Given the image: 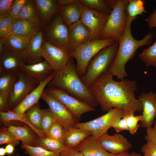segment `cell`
<instances>
[{
	"instance_id": "cell-47",
	"label": "cell",
	"mask_w": 156,
	"mask_h": 156,
	"mask_svg": "<svg viewBox=\"0 0 156 156\" xmlns=\"http://www.w3.org/2000/svg\"><path fill=\"white\" fill-rule=\"evenodd\" d=\"M14 0H0V15L8 13Z\"/></svg>"
},
{
	"instance_id": "cell-8",
	"label": "cell",
	"mask_w": 156,
	"mask_h": 156,
	"mask_svg": "<svg viewBox=\"0 0 156 156\" xmlns=\"http://www.w3.org/2000/svg\"><path fill=\"white\" fill-rule=\"evenodd\" d=\"M68 34L69 27L59 13L53 18L46 29L45 41L70 54L68 48Z\"/></svg>"
},
{
	"instance_id": "cell-44",
	"label": "cell",
	"mask_w": 156,
	"mask_h": 156,
	"mask_svg": "<svg viewBox=\"0 0 156 156\" xmlns=\"http://www.w3.org/2000/svg\"><path fill=\"white\" fill-rule=\"evenodd\" d=\"M112 127L117 133L123 130H128L126 116L122 119H119L116 120L113 124Z\"/></svg>"
},
{
	"instance_id": "cell-41",
	"label": "cell",
	"mask_w": 156,
	"mask_h": 156,
	"mask_svg": "<svg viewBox=\"0 0 156 156\" xmlns=\"http://www.w3.org/2000/svg\"><path fill=\"white\" fill-rule=\"evenodd\" d=\"M126 116V119L128 130L132 134H133L137 131L140 125L138 123L139 121L142 120V115L135 116L134 113H131Z\"/></svg>"
},
{
	"instance_id": "cell-55",
	"label": "cell",
	"mask_w": 156,
	"mask_h": 156,
	"mask_svg": "<svg viewBox=\"0 0 156 156\" xmlns=\"http://www.w3.org/2000/svg\"><path fill=\"white\" fill-rule=\"evenodd\" d=\"M131 156H142L141 154L135 152H132L130 153Z\"/></svg>"
},
{
	"instance_id": "cell-30",
	"label": "cell",
	"mask_w": 156,
	"mask_h": 156,
	"mask_svg": "<svg viewBox=\"0 0 156 156\" xmlns=\"http://www.w3.org/2000/svg\"><path fill=\"white\" fill-rule=\"evenodd\" d=\"M38 146L53 151L56 154L57 156H59L64 151H70L73 149L66 146L60 141L47 137H39Z\"/></svg>"
},
{
	"instance_id": "cell-2",
	"label": "cell",
	"mask_w": 156,
	"mask_h": 156,
	"mask_svg": "<svg viewBox=\"0 0 156 156\" xmlns=\"http://www.w3.org/2000/svg\"><path fill=\"white\" fill-rule=\"evenodd\" d=\"M71 56L65 69L55 72L47 86L62 90L82 102L94 108L99 105L90 89L82 82L77 73L76 65Z\"/></svg>"
},
{
	"instance_id": "cell-25",
	"label": "cell",
	"mask_w": 156,
	"mask_h": 156,
	"mask_svg": "<svg viewBox=\"0 0 156 156\" xmlns=\"http://www.w3.org/2000/svg\"><path fill=\"white\" fill-rule=\"evenodd\" d=\"M61 6L59 13L68 27L80 20L84 8V5L80 0L69 5Z\"/></svg>"
},
{
	"instance_id": "cell-42",
	"label": "cell",
	"mask_w": 156,
	"mask_h": 156,
	"mask_svg": "<svg viewBox=\"0 0 156 156\" xmlns=\"http://www.w3.org/2000/svg\"><path fill=\"white\" fill-rule=\"evenodd\" d=\"M26 0H14L8 13L13 18H18L20 12Z\"/></svg>"
},
{
	"instance_id": "cell-22",
	"label": "cell",
	"mask_w": 156,
	"mask_h": 156,
	"mask_svg": "<svg viewBox=\"0 0 156 156\" xmlns=\"http://www.w3.org/2000/svg\"><path fill=\"white\" fill-rule=\"evenodd\" d=\"M40 22H49L55 15L59 13L61 5L57 0H35Z\"/></svg>"
},
{
	"instance_id": "cell-6",
	"label": "cell",
	"mask_w": 156,
	"mask_h": 156,
	"mask_svg": "<svg viewBox=\"0 0 156 156\" xmlns=\"http://www.w3.org/2000/svg\"><path fill=\"white\" fill-rule=\"evenodd\" d=\"M115 42L112 38L100 39L89 41L79 47L71 55L76 60L79 76L81 77L85 75L90 61L99 51Z\"/></svg>"
},
{
	"instance_id": "cell-18",
	"label": "cell",
	"mask_w": 156,
	"mask_h": 156,
	"mask_svg": "<svg viewBox=\"0 0 156 156\" xmlns=\"http://www.w3.org/2000/svg\"><path fill=\"white\" fill-rule=\"evenodd\" d=\"M143 107L142 120L140 124L142 127H152L156 114V94L152 92H143L138 97Z\"/></svg>"
},
{
	"instance_id": "cell-12",
	"label": "cell",
	"mask_w": 156,
	"mask_h": 156,
	"mask_svg": "<svg viewBox=\"0 0 156 156\" xmlns=\"http://www.w3.org/2000/svg\"><path fill=\"white\" fill-rule=\"evenodd\" d=\"M109 15L100 12L84 5L80 20L89 32L90 40L100 39L101 34Z\"/></svg>"
},
{
	"instance_id": "cell-39",
	"label": "cell",
	"mask_w": 156,
	"mask_h": 156,
	"mask_svg": "<svg viewBox=\"0 0 156 156\" xmlns=\"http://www.w3.org/2000/svg\"><path fill=\"white\" fill-rule=\"evenodd\" d=\"M64 133V129L62 126L54 119L46 137L56 140L62 142Z\"/></svg>"
},
{
	"instance_id": "cell-35",
	"label": "cell",
	"mask_w": 156,
	"mask_h": 156,
	"mask_svg": "<svg viewBox=\"0 0 156 156\" xmlns=\"http://www.w3.org/2000/svg\"><path fill=\"white\" fill-rule=\"evenodd\" d=\"M13 20L8 13L0 15V38H5L12 33Z\"/></svg>"
},
{
	"instance_id": "cell-43",
	"label": "cell",
	"mask_w": 156,
	"mask_h": 156,
	"mask_svg": "<svg viewBox=\"0 0 156 156\" xmlns=\"http://www.w3.org/2000/svg\"><path fill=\"white\" fill-rule=\"evenodd\" d=\"M141 152L144 156H156V144L151 141H147L140 148Z\"/></svg>"
},
{
	"instance_id": "cell-20",
	"label": "cell",
	"mask_w": 156,
	"mask_h": 156,
	"mask_svg": "<svg viewBox=\"0 0 156 156\" xmlns=\"http://www.w3.org/2000/svg\"><path fill=\"white\" fill-rule=\"evenodd\" d=\"M55 75V72L40 82L38 86L14 108L11 110L19 114H23L31 107L38 103L45 87Z\"/></svg>"
},
{
	"instance_id": "cell-23",
	"label": "cell",
	"mask_w": 156,
	"mask_h": 156,
	"mask_svg": "<svg viewBox=\"0 0 156 156\" xmlns=\"http://www.w3.org/2000/svg\"><path fill=\"white\" fill-rule=\"evenodd\" d=\"M7 129L22 142L29 146H38L39 137L36 136L37 134L30 127L15 126L9 124Z\"/></svg>"
},
{
	"instance_id": "cell-49",
	"label": "cell",
	"mask_w": 156,
	"mask_h": 156,
	"mask_svg": "<svg viewBox=\"0 0 156 156\" xmlns=\"http://www.w3.org/2000/svg\"><path fill=\"white\" fill-rule=\"evenodd\" d=\"M59 156H85L81 152L74 149L70 151H65L62 152Z\"/></svg>"
},
{
	"instance_id": "cell-37",
	"label": "cell",
	"mask_w": 156,
	"mask_h": 156,
	"mask_svg": "<svg viewBox=\"0 0 156 156\" xmlns=\"http://www.w3.org/2000/svg\"><path fill=\"white\" fill-rule=\"evenodd\" d=\"M21 147L30 156H57L53 152L40 147L31 146L22 142Z\"/></svg>"
},
{
	"instance_id": "cell-29",
	"label": "cell",
	"mask_w": 156,
	"mask_h": 156,
	"mask_svg": "<svg viewBox=\"0 0 156 156\" xmlns=\"http://www.w3.org/2000/svg\"><path fill=\"white\" fill-rule=\"evenodd\" d=\"M18 18L30 23L40 22L34 0H26L20 12Z\"/></svg>"
},
{
	"instance_id": "cell-15",
	"label": "cell",
	"mask_w": 156,
	"mask_h": 156,
	"mask_svg": "<svg viewBox=\"0 0 156 156\" xmlns=\"http://www.w3.org/2000/svg\"><path fill=\"white\" fill-rule=\"evenodd\" d=\"M96 140L99 145L104 150L111 153L128 151L132 147L131 144L120 134L110 135L107 133Z\"/></svg>"
},
{
	"instance_id": "cell-7",
	"label": "cell",
	"mask_w": 156,
	"mask_h": 156,
	"mask_svg": "<svg viewBox=\"0 0 156 156\" xmlns=\"http://www.w3.org/2000/svg\"><path fill=\"white\" fill-rule=\"evenodd\" d=\"M125 116V113L121 109L115 107L97 118L85 122H79L73 126L88 132L97 139L107 133L108 130L112 127L114 122Z\"/></svg>"
},
{
	"instance_id": "cell-17",
	"label": "cell",
	"mask_w": 156,
	"mask_h": 156,
	"mask_svg": "<svg viewBox=\"0 0 156 156\" xmlns=\"http://www.w3.org/2000/svg\"><path fill=\"white\" fill-rule=\"evenodd\" d=\"M90 40L89 32L80 20L69 27L68 48L71 55L79 47Z\"/></svg>"
},
{
	"instance_id": "cell-14",
	"label": "cell",
	"mask_w": 156,
	"mask_h": 156,
	"mask_svg": "<svg viewBox=\"0 0 156 156\" xmlns=\"http://www.w3.org/2000/svg\"><path fill=\"white\" fill-rule=\"evenodd\" d=\"M24 64L22 53L11 51L5 47L0 52V73L19 72Z\"/></svg>"
},
{
	"instance_id": "cell-9",
	"label": "cell",
	"mask_w": 156,
	"mask_h": 156,
	"mask_svg": "<svg viewBox=\"0 0 156 156\" xmlns=\"http://www.w3.org/2000/svg\"><path fill=\"white\" fill-rule=\"evenodd\" d=\"M44 91L62 103L79 121L81 115L83 114L95 110L94 108L57 88L47 87L44 89Z\"/></svg>"
},
{
	"instance_id": "cell-56",
	"label": "cell",
	"mask_w": 156,
	"mask_h": 156,
	"mask_svg": "<svg viewBox=\"0 0 156 156\" xmlns=\"http://www.w3.org/2000/svg\"><path fill=\"white\" fill-rule=\"evenodd\" d=\"M12 156H22L20 155L19 153H16L14 154Z\"/></svg>"
},
{
	"instance_id": "cell-51",
	"label": "cell",
	"mask_w": 156,
	"mask_h": 156,
	"mask_svg": "<svg viewBox=\"0 0 156 156\" xmlns=\"http://www.w3.org/2000/svg\"><path fill=\"white\" fill-rule=\"evenodd\" d=\"M14 146L11 144H8L5 147V148L6 154L9 156L12 155L14 154Z\"/></svg>"
},
{
	"instance_id": "cell-40",
	"label": "cell",
	"mask_w": 156,
	"mask_h": 156,
	"mask_svg": "<svg viewBox=\"0 0 156 156\" xmlns=\"http://www.w3.org/2000/svg\"><path fill=\"white\" fill-rule=\"evenodd\" d=\"M20 140L11 132L8 131L7 128H3L0 131V144H11L14 146L18 145Z\"/></svg>"
},
{
	"instance_id": "cell-57",
	"label": "cell",
	"mask_w": 156,
	"mask_h": 156,
	"mask_svg": "<svg viewBox=\"0 0 156 156\" xmlns=\"http://www.w3.org/2000/svg\"><path fill=\"white\" fill-rule=\"evenodd\" d=\"M155 118H156V114H155Z\"/></svg>"
},
{
	"instance_id": "cell-50",
	"label": "cell",
	"mask_w": 156,
	"mask_h": 156,
	"mask_svg": "<svg viewBox=\"0 0 156 156\" xmlns=\"http://www.w3.org/2000/svg\"><path fill=\"white\" fill-rule=\"evenodd\" d=\"M57 1L61 6H64L78 2L80 0H58Z\"/></svg>"
},
{
	"instance_id": "cell-11",
	"label": "cell",
	"mask_w": 156,
	"mask_h": 156,
	"mask_svg": "<svg viewBox=\"0 0 156 156\" xmlns=\"http://www.w3.org/2000/svg\"><path fill=\"white\" fill-rule=\"evenodd\" d=\"M40 99L47 104L55 119L62 126L64 129H66L79 122V120L62 103L46 93L44 90Z\"/></svg>"
},
{
	"instance_id": "cell-36",
	"label": "cell",
	"mask_w": 156,
	"mask_h": 156,
	"mask_svg": "<svg viewBox=\"0 0 156 156\" xmlns=\"http://www.w3.org/2000/svg\"><path fill=\"white\" fill-rule=\"evenodd\" d=\"M145 1L142 0H129L126 7L128 15L131 17H137V16L146 13Z\"/></svg>"
},
{
	"instance_id": "cell-27",
	"label": "cell",
	"mask_w": 156,
	"mask_h": 156,
	"mask_svg": "<svg viewBox=\"0 0 156 156\" xmlns=\"http://www.w3.org/2000/svg\"><path fill=\"white\" fill-rule=\"evenodd\" d=\"M0 117L2 122L5 124H8L10 121L13 120L21 121L31 128L39 138L46 137L41 131L37 129L31 124L26 113L23 114H19L9 110L6 112H0Z\"/></svg>"
},
{
	"instance_id": "cell-3",
	"label": "cell",
	"mask_w": 156,
	"mask_h": 156,
	"mask_svg": "<svg viewBox=\"0 0 156 156\" xmlns=\"http://www.w3.org/2000/svg\"><path fill=\"white\" fill-rule=\"evenodd\" d=\"M137 18L128 15L124 33L118 43L116 56L108 70V72L113 76H116L120 80L127 75L125 70L126 63L133 58L138 49L143 46L149 45L153 38V34L152 32L147 34L140 40L133 37L131 33V23Z\"/></svg>"
},
{
	"instance_id": "cell-32",
	"label": "cell",
	"mask_w": 156,
	"mask_h": 156,
	"mask_svg": "<svg viewBox=\"0 0 156 156\" xmlns=\"http://www.w3.org/2000/svg\"><path fill=\"white\" fill-rule=\"evenodd\" d=\"M19 72L0 73V93L9 95L18 79Z\"/></svg>"
},
{
	"instance_id": "cell-1",
	"label": "cell",
	"mask_w": 156,
	"mask_h": 156,
	"mask_svg": "<svg viewBox=\"0 0 156 156\" xmlns=\"http://www.w3.org/2000/svg\"><path fill=\"white\" fill-rule=\"evenodd\" d=\"M108 71L104 73L89 87L101 109L107 112L116 107L126 116L143 109L141 101L135 98L134 93L137 89L135 80L125 79L116 81Z\"/></svg>"
},
{
	"instance_id": "cell-19",
	"label": "cell",
	"mask_w": 156,
	"mask_h": 156,
	"mask_svg": "<svg viewBox=\"0 0 156 156\" xmlns=\"http://www.w3.org/2000/svg\"><path fill=\"white\" fill-rule=\"evenodd\" d=\"M44 41L42 30L29 40L22 54L27 65L33 64L42 62L41 51Z\"/></svg>"
},
{
	"instance_id": "cell-5",
	"label": "cell",
	"mask_w": 156,
	"mask_h": 156,
	"mask_svg": "<svg viewBox=\"0 0 156 156\" xmlns=\"http://www.w3.org/2000/svg\"><path fill=\"white\" fill-rule=\"evenodd\" d=\"M129 0H116L109 15L100 39L112 38L118 43L123 34L128 19L126 7Z\"/></svg>"
},
{
	"instance_id": "cell-54",
	"label": "cell",
	"mask_w": 156,
	"mask_h": 156,
	"mask_svg": "<svg viewBox=\"0 0 156 156\" xmlns=\"http://www.w3.org/2000/svg\"><path fill=\"white\" fill-rule=\"evenodd\" d=\"M6 154L5 148L3 147L0 148V156H5Z\"/></svg>"
},
{
	"instance_id": "cell-46",
	"label": "cell",
	"mask_w": 156,
	"mask_h": 156,
	"mask_svg": "<svg viewBox=\"0 0 156 156\" xmlns=\"http://www.w3.org/2000/svg\"><path fill=\"white\" fill-rule=\"evenodd\" d=\"M9 95L0 93V112H6L9 109Z\"/></svg>"
},
{
	"instance_id": "cell-31",
	"label": "cell",
	"mask_w": 156,
	"mask_h": 156,
	"mask_svg": "<svg viewBox=\"0 0 156 156\" xmlns=\"http://www.w3.org/2000/svg\"><path fill=\"white\" fill-rule=\"evenodd\" d=\"M30 40L12 33L5 38V47L11 51L22 53Z\"/></svg>"
},
{
	"instance_id": "cell-16",
	"label": "cell",
	"mask_w": 156,
	"mask_h": 156,
	"mask_svg": "<svg viewBox=\"0 0 156 156\" xmlns=\"http://www.w3.org/2000/svg\"><path fill=\"white\" fill-rule=\"evenodd\" d=\"M20 71L33 83L38 85L54 72L45 61L30 65L24 64Z\"/></svg>"
},
{
	"instance_id": "cell-4",
	"label": "cell",
	"mask_w": 156,
	"mask_h": 156,
	"mask_svg": "<svg viewBox=\"0 0 156 156\" xmlns=\"http://www.w3.org/2000/svg\"><path fill=\"white\" fill-rule=\"evenodd\" d=\"M118 47V43L114 42L99 51L91 60L85 75L80 77L88 87L99 77L108 71L114 62Z\"/></svg>"
},
{
	"instance_id": "cell-13",
	"label": "cell",
	"mask_w": 156,
	"mask_h": 156,
	"mask_svg": "<svg viewBox=\"0 0 156 156\" xmlns=\"http://www.w3.org/2000/svg\"><path fill=\"white\" fill-rule=\"evenodd\" d=\"M38 86L20 71L18 79L9 95V109L14 108Z\"/></svg>"
},
{
	"instance_id": "cell-53",
	"label": "cell",
	"mask_w": 156,
	"mask_h": 156,
	"mask_svg": "<svg viewBox=\"0 0 156 156\" xmlns=\"http://www.w3.org/2000/svg\"><path fill=\"white\" fill-rule=\"evenodd\" d=\"M5 38H0V52L5 47Z\"/></svg>"
},
{
	"instance_id": "cell-34",
	"label": "cell",
	"mask_w": 156,
	"mask_h": 156,
	"mask_svg": "<svg viewBox=\"0 0 156 156\" xmlns=\"http://www.w3.org/2000/svg\"><path fill=\"white\" fill-rule=\"evenodd\" d=\"M25 113L31 124L37 129L41 131L42 112L38 103L29 108Z\"/></svg>"
},
{
	"instance_id": "cell-45",
	"label": "cell",
	"mask_w": 156,
	"mask_h": 156,
	"mask_svg": "<svg viewBox=\"0 0 156 156\" xmlns=\"http://www.w3.org/2000/svg\"><path fill=\"white\" fill-rule=\"evenodd\" d=\"M146 134L144 136L147 141H151L156 144V120L154 122V125L147 128Z\"/></svg>"
},
{
	"instance_id": "cell-26",
	"label": "cell",
	"mask_w": 156,
	"mask_h": 156,
	"mask_svg": "<svg viewBox=\"0 0 156 156\" xmlns=\"http://www.w3.org/2000/svg\"><path fill=\"white\" fill-rule=\"evenodd\" d=\"M90 135L87 131L73 126H71L64 129L62 143L66 146L75 149Z\"/></svg>"
},
{
	"instance_id": "cell-58",
	"label": "cell",
	"mask_w": 156,
	"mask_h": 156,
	"mask_svg": "<svg viewBox=\"0 0 156 156\" xmlns=\"http://www.w3.org/2000/svg\"><path fill=\"white\" fill-rule=\"evenodd\" d=\"M155 1H156V0Z\"/></svg>"
},
{
	"instance_id": "cell-21",
	"label": "cell",
	"mask_w": 156,
	"mask_h": 156,
	"mask_svg": "<svg viewBox=\"0 0 156 156\" xmlns=\"http://www.w3.org/2000/svg\"><path fill=\"white\" fill-rule=\"evenodd\" d=\"M40 23H32L19 18H13L12 33L30 40L42 30Z\"/></svg>"
},
{
	"instance_id": "cell-10",
	"label": "cell",
	"mask_w": 156,
	"mask_h": 156,
	"mask_svg": "<svg viewBox=\"0 0 156 156\" xmlns=\"http://www.w3.org/2000/svg\"><path fill=\"white\" fill-rule=\"evenodd\" d=\"M41 56L54 72L63 71L71 57L64 50L55 46L44 40L41 51Z\"/></svg>"
},
{
	"instance_id": "cell-33",
	"label": "cell",
	"mask_w": 156,
	"mask_h": 156,
	"mask_svg": "<svg viewBox=\"0 0 156 156\" xmlns=\"http://www.w3.org/2000/svg\"><path fill=\"white\" fill-rule=\"evenodd\" d=\"M139 59L147 67L153 66L156 69V39L155 42L147 49L138 54Z\"/></svg>"
},
{
	"instance_id": "cell-52",
	"label": "cell",
	"mask_w": 156,
	"mask_h": 156,
	"mask_svg": "<svg viewBox=\"0 0 156 156\" xmlns=\"http://www.w3.org/2000/svg\"><path fill=\"white\" fill-rule=\"evenodd\" d=\"M110 156H131L128 151L119 152L116 153L112 154L110 153Z\"/></svg>"
},
{
	"instance_id": "cell-38",
	"label": "cell",
	"mask_w": 156,
	"mask_h": 156,
	"mask_svg": "<svg viewBox=\"0 0 156 156\" xmlns=\"http://www.w3.org/2000/svg\"><path fill=\"white\" fill-rule=\"evenodd\" d=\"M42 116L41 123V130L46 136L55 119L53 115L49 108L42 109Z\"/></svg>"
},
{
	"instance_id": "cell-48",
	"label": "cell",
	"mask_w": 156,
	"mask_h": 156,
	"mask_svg": "<svg viewBox=\"0 0 156 156\" xmlns=\"http://www.w3.org/2000/svg\"><path fill=\"white\" fill-rule=\"evenodd\" d=\"M146 21L150 29L156 27V10L150 14L146 19Z\"/></svg>"
},
{
	"instance_id": "cell-24",
	"label": "cell",
	"mask_w": 156,
	"mask_h": 156,
	"mask_svg": "<svg viewBox=\"0 0 156 156\" xmlns=\"http://www.w3.org/2000/svg\"><path fill=\"white\" fill-rule=\"evenodd\" d=\"M85 156H110V153L104 150L97 140L90 135L85 139L75 149Z\"/></svg>"
},
{
	"instance_id": "cell-28",
	"label": "cell",
	"mask_w": 156,
	"mask_h": 156,
	"mask_svg": "<svg viewBox=\"0 0 156 156\" xmlns=\"http://www.w3.org/2000/svg\"><path fill=\"white\" fill-rule=\"evenodd\" d=\"M85 6L100 12L109 14L114 7L116 0H80Z\"/></svg>"
}]
</instances>
